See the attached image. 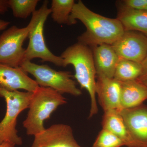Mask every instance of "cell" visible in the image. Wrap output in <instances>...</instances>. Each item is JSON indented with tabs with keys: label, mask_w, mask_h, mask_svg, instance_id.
I'll return each instance as SVG.
<instances>
[{
	"label": "cell",
	"mask_w": 147,
	"mask_h": 147,
	"mask_svg": "<svg viewBox=\"0 0 147 147\" xmlns=\"http://www.w3.org/2000/svg\"><path fill=\"white\" fill-rule=\"evenodd\" d=\"M70 17L74 24L79 20L86 28L78 37V42L91 48L103 44L112 45L125 32L118 18H108L95 13L80 0L74 4Z\"/></svg>",
	"instance_id": "cell-1"
},
{
	"label": "cell",
	"mask_w": 147,
	"mask_h": 147,
	"mask_svg": "<svg viewBox=\"0 0 147 147\" xmlns=\"http://www.w3.org/2000/svg\"><path fill=\"white\" fill-rule=\"evenodd\" d=\"M60 57L63 59V67L73 66L74 78L81 88L88 92L91 100L89 118H91L98 112L96 93V73L92 48L77 42L67 48Z\"/></svg>",
	"instance_id": "cell-2"
},
{
	"label": "cell",
	"mask_w": 147,
	"mask_h": 147,
	"mask_svg": "<svg viewBox=\"0 0 147 147\" xmlns=\"http://www.w3.org/2000/svg\"><path fill=\"white\" fill-rule=\"evenodd\" d=\"M62 94L49 88L38 87L33 92L23 126L26 134L35 136L45 130L44 121L58 107L67 103Z\"/></svg>",
	"instance_id": "cell-3"
},
{
	"label": "cell",
	"mask_w": 147,
	"mask_h": 147,
	"mask_svg": "<svg viewBox=\"0 0 147 147\" xmlns=\"http://www.w3.org/2000/svg\"><path fill=\"white\" fill-rule=\"evenodd\" d=\"M48 3L47 1L43 2L40 8L33 13L27 26L29 29V42L25 51L24 61H31L39 58L42 62H49L63 67V59L52 53L45 42L44 26L47 17L51 13V9L47 6Z\"/></svg>",
	"instance_id": "cell-4"
},
{
	"label": "cell",
	"mask_w": 147,
	"mask_h": 147,
	"mask_svg": "<svg viewBox=\"0 0 147 147\" xmlns=\"http://www.w3.org/2000/svg\"><path fill=\"white\" fill-rule=\"evenodd\" d=\"M33 92L18 90L9 91L0 88V97L6 103L5 115L0 122V144L8 142L21 146L23 140L16 129L17 118L21 112L28 108Z\"/></svg>",
	"instance_id": "cell-5"
},
{
	"label": "cell",
	"mask_w": 147,
	"mask_h": 147,
	"mask_svg": "<svg viewBox=\"0 0 147 147\" xmlns=\"http://www.w3.org/2000/svg\"><path fill=\"white\" fill-rule=\"evenodd\" d=\"M20 67L34 76L39 87L50 88L61 94L78 96L82 94L69 71H57L47 65H38L31 61H24Z\"/></svg>",
	"instance_id": "cell-6"
},
{
	"label": "cell",
	"mask_w": 147,
	"mask_h": 147,
	"mask_svg": "<svg viewBox=\"0 0 147 147\" xmlns=\"http://www.w3.org/2000/svg\"><path fill=\"white\" fill-rule=\"evenodd\" d=\"M28 27L12 26L0 35V64L12 67H20L24 62L26 49L23 45L28 38Z\"/></svg>",
	"instance_id": "cell-7"
},
{
	"label": "cell",
	"mask_w": 147,
	"mask_h": 147,
	"mask_svg": "<svg viewBox=\"0 0 147 147\" xmlns=\"http://www.w3.org/2000/svg\"><path fill=\"white\" fill-rule=\"evenodd\" d=\"M120 58L141 63L147 56V36L135 31H125L112 45Z\"/></svg>",
	"instance_id": "cell-8"
},
{
	"label": "cell",
	"mask_w": 147,
	"mask_h": 147,
	"mask_svg": "<svg viewBox=\"0 0 147 147\" xmlns=\"http://www.w3.org/2000/svg\"><path fill=\"white\" fill-rule=\"evenodd\" d=\"M31 147H82L74 137L71 127L55 124L34 136Z\"/></svg>",
	"instance_id": "cell-9"
},
{
	"label": "cell",
	"mask_w": 147,
	"mask_h": 147,
	"mask_svg": "<svg viewBox=\"0 0 147 147\" xmlns=\"http://www.w3.org/2000/svg\"><path fill=\"white\" fill-rule=\"evenodd\" d=\"M129 133L139 147H147V106L142 105L119 112Z\"/></svg>",
	"instance_id": "cell-10"
},
{
	"label": "cell",
	"mask_w": 147,
	"mask_h": 147,
	"mask_svg": "<svg viewBox=\"0 0 147 147\" xmlns=\"http://www.w3.org/2000/svg\"><path fill=\"white\" fill-rule=\"evenodd\" d=\"M28 74L20 67L0 64V88L9 91L21 89L33 92L39 86Z\"/></svg>",
	"instance_id": "cell-11"
},
{
	"label": "cell",
	"mask_w": 147,
	"mask_h": 147,
	"mask_svg": "<svg viewBox=\"0 0 147 147\" xmlns=\"http://www.w3.org/2000/svg\"><path fill=\"white\" fill-rule=\"evenodd\" d=\"M96 93L104 111L122 110L120 102V83L114 78L97 77Z\"/></svg>",
	"instance_id": "cell-12"
},
{
	"label": "cell",
	"mask_w": 147,
	"mask_h": 147,
	"mask_svg": "<svg viewBox=\"0 0 147 147\" xmlns=\"http://www.w3.org/2000/svg\"><path fill=\"white\" fill-rule=\"evenodd\" d=\"M92 48L97 77L114 78L120 57L112 45L103 44Z\"/></svg>",
	"instance_id": "cell-13"
},
{
	"label": "cell",
	"mask_w": 147,
	"mask_h": 147,
	"mask_svg": "<svg viewBox=\"0 0 147 147\" xmlns=\"http://www.w3.org/2000/svg\"><path fill=\"white\" fill-rule=\"evenodd\" d=\"M120 83L122 110L138 107L147 100V85L145 83L138 79Z\"/></svg>",
	"instance_id": "cell-14"
},
{
	"label": "cell",
	"mask_w": 147,
	"mask_h": 147,
	"mask_svg": "<svg viewBox=\"0 0 147 147\" xmlns=\"http://www.w3.org/2000/svg\"><path fill=\"white\" fill-rule=\"evenodd\" d=\"M102 116V129L115 134L123 142L127 147H139L129 133L122 117L117 110L104 111Z\"/></svg>",
	"instance_id": "cell-15"
},
{
	"label": "cell",
	"mask_w": 147,
	"mask_h": 147,
	"mask_svg": "<svg viewBox=\"0 0 147 147\" xmlns=\"http://www.w3.org/2000/svg\"><path fill=\"white\" fill-rule=\"evenodd\" d=\"M117 18L125 31H135L147 36V11L136 10L122 4L118 7Z\"/></svg>",
	"instance_id": "cell-16"
},
{
	"label": "cell",
	"mask_w": 147,
	"mask_h": 147,
	"mask_svg": "<svg viewBox=\"0 0 147 147\" xmlns=\"http://www.w3.org/2000/svg\"><path fill=\"white\" fill-rule=\"evenodd\" d=\"M141 63L120 58L114 74V79L124 82L139 79L142 74Z\"/></svg>",
	"instance_id": "cell-17"
},
{
	"label": "cell",
	"mask_w": 147,
	"mask_h": 147,
	"mask_svg": "<svg viewBox=\"0 0 147 147\" xmlns=\"http://www.w3.org/2000/svg\"><path fill=\"white\" fill-rule=\"evenodd\" d=\"M75 3L74 0H53L50 8L54 22L68 26L74 25L70 16Z\"/></svg>",
	"instance_id": "cell-18"
},
{
	"label": "cell",
	"mask_w": 147,
	"mask_h": 147,
	"mask_svg": "<svg viewBox=\"0 0 147 147\" xmlns=\"http://www.w3.org/2000/svg\"><path fill=\"white\" fill-rule=\"evenodd\" d=\"M38 0H8L9 8L16 18L26 19L36 11Z\"/></svg>",
	"instance_id": "cell-19"
},
{
	"label": "cell",
	"mask_w": 147,
	"mask_h": 147,
	"mask_svg": "<svg viewBox=\"0 0 147 147\" xmlns=\"http://www.w3.org/2000/svg\"><path fill=\"white\" fill-rule=\"evenodd\" d=\"M123 142L115 134L102 129L96 139L92 147H121Z\"/></svg>",
	"instance_id": "cell-20"
},
{
	"label": "cell",
	"mask_w": 147,
	"mask_h": 147,
	"mask_svg": "<svg viewBox=\"0 0 147 147\" xmlns=\"http://www.w3.org/2000/svg\"><path fill=\"white\" fill-rule=\"evenodd\" d=\"M122 5L136 10L147 11V0H125Z\"/></svg>",
	"instance_id": "cell-21"
},
{
	"label": "cell",
	"mask_w": 147,
	"mask_h": 147,
	"mask_svg": "<svg viewBox=\"0 0 147 147\" xmlns=\"http://www.w3.org/2000/svg\"><path fill=\"white\" fill-rule=\"evenodd\" d=\"M141 64L142 67V74L138 79L146 84L147 83V56Z\"/></svg>",
	"instance_id": "cell-22"
},
{
	"label": "cell",
	"mask_w": 147,
	"mask_h": 147,
	"mask_svg": "<svg viewBox=\"0 0 147 147\" xmlns=\"http://www.w3.org/2000/svg\"><path fill=\"white\" fill-rule=\"evenodd\" d=\"M9 8L8 0H0V15L4 14Z\"/></svg>",
	"instance_id": "cell-23"
},
{
	"label": "cell",
	"mask_w": 147,
	"mask_h": 147,
	"mask_svg": "<svg viewBox=\"0 0 147 147\" xmlns=\"http://www.w3.org/2000/svg\"><path fill=\"white\" fill-rule=\"evenodd\" d=\"M10 24L9 21L0 20V31L5 30Z\"/></svg>",
	"instance_id": "cell-24"
},
{
	"label": "cell",
	"mask_w": 147,
	"mask_h": 147,
	"mask_svg": "<svg viewBox=\"0 0 147 147\" xmlns=\"http://www.w3.org/2000/svg\"><path fill=\"white\" fill-rule=\"evenodd\" d=\"M15 145L10 142H4L0 144V147H15Z\"/></svg>",
	"instance_id": "cell-25"
},
{
	"label": "cell",
	"mask_w": 147,
	"mask_h": 147,
	"mask_svg": "<svg viewBox=\"0 0 147 147\" xmlns=\"http://www.w3.org/2000/svg\"><path fill=\"white\" fill-rule=\"evenodd\" d=\"M146 85H147V83H146Z\"/></svg>",
	"instance_id": "cell-26"
}]
</instances>
